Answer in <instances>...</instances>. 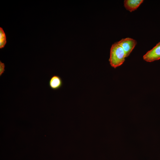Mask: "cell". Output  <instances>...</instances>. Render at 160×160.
<instances>
[{
    "label": "cell",
    "mask_w": 160,
    "mask_h": 160,
    "mask_svg": "<svg viewBox=\"0 0 160 160\" xmlns=\"http://www.w3.org/2000/svg\"><path fill=\"white\" fill-rule=\"evenodd\" d=\"M126 55L122 47L117 42L111 47L109 60L111 66L115 68L121 65L124 62Z\"/></svg>",
    "instance_id": "1"
},
{
    "label": "cell",
    "mask_w": 160,
    "mask_h": 160,
    "mask_svg": "<svg viewBox=\"0 0 160 160\" xmlns=\"http://www.w3.org/2000/svg\"><path fill=\"white\" fill-rule=\"evenodd\" d=\"M122 47L128 57L132 52L137 44V41L130 38L122 39L117 42Z\"/></svg>",
    "instance_id": "2"
},
{
    "label": "cell",
    "mask_w": 160,
    "mask_h": 160,
    "mask_svg": "<svg viewBox=\"0 0 160 160\" xmlns=\"http://www.w3.org/2000/svg\"><path fill=\"white\" fill-rule=\"evenodd\" d=\"M143 58L145 61L149 62L160 59V41L147 52L143 55Z\"/></svg>",
    "instance_id": "3"
},
{
    "label": "cell",
    "mask_w": 160,
    "mask_h": 160,
    "mask_svg": "<svg viewBox=\"0 0 160 160\" xmlns=\"http://www.w3.org/2000/svg\"><path fill=\"white\" fill-rule=\"evenodd\" d=\"M143 1V0H125L124 6L127 10L131 12L137 9Z\"/></svg>",
    "instance_id": "4"
},
{
    "label": "cell",
    "mask_w": 160,
    "mask_h": 160,
    "mask_svg": "<svg viewBox=\"0 0 160 160\" xmlns=\"http://www.w3.org/2000/svg\"><path fill=\"white\" fill-rule=\"evenodd\" d=\"M63 81L58 76L53 75L49 79V85L51 89L54 90L59 89L63 85Z\"/></svg>",
    "instance_id": "5"
},
{
    "label": "cell",
    "mask_w": 160,
    "mask_h": 160,
    "mask_svg": "<svg viewBox=\"0 0 160 160\" xmlns=\"http://www.w3.org/2000/svg\"><path fill=\"white\" fill-rule=\"evenodd\" d=\"M7 43L5 33L3 28L0 27V48H3Z\"/></svg>",
    "instance_id": "6"
},
{
    "label": "cell",
    "mask_w": 160,
    "mask_h": 160,
    "mask_svg": "<svg viewBox=\"0 0 160 160\" xmlns=\"http://www.w3.org/2000/svg\"><path fill=\"white\" fill-rule=\"evenodd\" d=\"M5 65L0 61V76H1L5 71Z\"/></svg>",
    "instance_id": "7"
}]
</instances>
